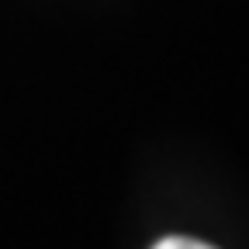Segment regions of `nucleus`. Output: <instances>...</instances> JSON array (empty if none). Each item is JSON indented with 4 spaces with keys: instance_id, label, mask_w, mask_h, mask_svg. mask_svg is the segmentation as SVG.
<instances>
[{
    "instance_id": "f257e3e1",
    "label": "nucleus",
    "mask_w": 249,
    "mask_h": 249,
    "mask_svg": "<svg viewBox=\"0 0 249 249\" xmlns=\"http://www.w3.org/2000/svg\"><path fill=\"white\" fill-rule=\"evenodd\" d=\"M152 249H214V246H208L201 239H191V235H166V239L156 242Z\"/></svg>"
}]
</instances>
